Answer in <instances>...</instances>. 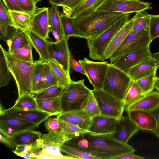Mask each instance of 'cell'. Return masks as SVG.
<instances>
[{
	"instance_id": "f6af8a7d",
	"label": "cell",
	"mask_w": 159,
	"mask_h": 159,
	"mask_svg": "<svg viewBox=\"0 0 159 159\" xmlns=\"http://www.w3.org/2000/svg\"><path fill=\"white\" fill-rule=\"evenodd\" d=\"M44 126L49 133L66 135L57 117H48L44 121Z\"/></svg>"
},
{
	"instance_id": "4316f807",
	"label": "cell",
	"mask_w": 159,
	"mask_h": 159,
	"mask_svg": "<svg viewBox=\"0 0 159 159\" xmlns=\"http://www.w3.org/2000/svg\"><path fill=\"white\" fill-rule=\"evenodd\" d=\"M14 27L27 32L30 30L32 14L29 13L8 10Z\"/></svg>"
},
{
	"instance_id": "11a10c76",
	"label": "cell",
	"mask_w": 159,
	"mask_h": 159,
	"mask_svg": "<svg viewBox=\"0 0 159 159\" xmlns=\"http://www.w3.org/2000/svg\"><path fill=\"white\" fill-rule=\"evenodd\" d=\"M152 112L155 116L157 122L156 128L153 132L159 138V107Z\"/></svg>"
},
{
	"instance_id": "6f0895ef",
	"label": "cell",
	"mask_w": 159,
	"mask_h": 159,
	"mask_svg": "<svg viewBox=\"0 0 159 159\" xmlns=\"http://www.w3.org/2000/svg\"><path fill=\"white\" fill-rule=\"evenodd\" d=\"M66 0H48L49 3L51 5L57 6H60V5Z\"/></svg>"
},
{
	"instance_id": "d4e9b609",
	"label": "cell",
	"mask_w": 159,
	"mask_h": 159,
	"mask_svg": "<svg viewBox=\"0 0 159 159\" xmlns=\"http://www.w3.org/2000/svg\"><path fill=\"white\" fill-rule=\"evenodd\" d=\"M134 21L133 18L126 23L114 35L105 52V60L109 58L132 30Z\"/></svg>"
},
{
	"instance_id": "bcb514c9",
	"label": "cell",
	"mask_w": 159,
	"mask_h": 159,
	"mask_svg": "<svg viewBox=\"0 0 159 159\" xmlns=\"http://www.w3.org/2000/svg\"><path fill=\"white\" fill-rule=\"evenodd\" d=\"M60 149L61 151L75 159H98L89 153L78 150L64 144L61 145Z\"/></svg>"
},
{
	"instance_id": "8d00e7d4",
	"label": "cell",
	"mask_w": 159,
	"mask_h": 159,
	"mask_svg": "<svg viewBox=\"0 0 159 159\" xmlns=\"http://www.w3.org/2000/svg\"><path fill=\"white\" fill-rule=\"evenodd\" d=\"M4 49L0 45V87L6 86L11 81V73L9 70Z\"/></svg>"
},
{
	"instance_id": "ba28073f",
	"label": "cell",
	"mask_w": 159,
	"mask_h": 159,
	"mask_svg": "<svg viewBox=\"0 0 159 159\" xmlns=\"http://www.w3.org/2000/svg\"><path fill=\"white\" fill-rule=\"evenodd\" d=\"M151 3L139 0H104L95 11L120 12L137 13L152 9Z\"/></svg>"
},
{
	"instance_id": "4fadbf2b",
	"label": "cell",
	"mask_w": 159,
	"mask_h": 159,
	"mask_svg": "<svg viewBox=\"0 0 159 159\" xmlns=\"http://www.w3.org/2000/svg\"><path fill=\"white\" fill-rule=\"evenodd\" d=\"M150 45L125 54L111 64L128 74L134 66L152 57Z\"/></svg>"
},
{
	"instance_id": "6125c7cd",
	"label": "cell",
	"mask_w": 159,
	"mask_h": 159,
	"mask_svg": "<svg viewBox=\"0 0 159 159\" xmlns=\"http://www.w3.org/2000/svg\"></svg>"
},
{
	"instance_id": "7c38bea8",
	"label": "cell",
	"mask_w": 159,
	"mask_h": 159,
	"mask_svg": "<svg viewBox=\"0 0 159 159\" xmlns=\"http://www.w3.org/2000/svg\"><path fill=\"white\" fill-rule=\"evenodd\" d=\"M40 124L6 114L0 115V131L7 136H12L27 130H34Z\"/></svg>"
},
{
	"instance_id": "2e32d148",
	"label": "cell",
	"mask_w": 159,
	"mask_h": 159,
	"mask_svg": "<svg viewBox=\"0 0 159 159\" xmlns=\"http://www.w3.org/2000/svg\"><path fill=\"white\" fill-rule=\"evenodd\" d=\"M140 129L127 115L119 119L115 131L111 134L117 140L127 144L129 139Z\"/></svg>"
},
{
	"instance_id": "60d3db41",
	"label": "cell",
	"mask_w": 159,
	"mask_h": 159,
	"mask_svg": "<svg viewBox=\"0 0 159 159\" xmlns=\"http://www.w3.org/2000/svg\"><path fill=\"white\" fill-rule=\"evenodd\" d=\"M156 72H154L136 81L144 94H146L152 91L154 88L157 78Z\"/></svg>"
},
{
	"instance_id": "91938a15",
	"label": "cell",
	"mask_w": 159,
	"mask_h": 159,
	"mask_svg": "<svg viewBox=\"0 0 159 159\" xmlns=\"http://www.w3.org/2000/svg\"><path fill=\"white\" fill-rule=\"evenodd\" d=\"M0 115H1V114H2L3 113V111L4 110L3 109V107L1 104H0Z\"/></svg>"
},
{
	"instance_id": "52a82bcc",
	"label": "cell",
	"mask_w": 159,
	"mask_h": 159,
	"mask_svg": "<svg viewBox=\"0 0 159 159\" xmlns=\"http://www.w3.org/2000/svg\"><path fill=\"white\" fill-rule=\"evenodd\" d=\"M152 40L148 28L137 31L132 30L109 58L110 63L125 54L150 45Z\"/></svg>"
},
{
	"instance_id": "d590c367",
	"label": "cell",
	"mask_w": 159,
	"mask_h": 159,
	"mask_svg": "<svg viewBox=\"0 0 159 159\" xmlns=\"http://www.w3.org/2000/svg\"><path fill=\"white\" fill-rule=\"evenodd\" d=\"M60 16L63 38L69 39L70 37H74L77 32L76 24L74 19L66 13H60Z\"/></svg>"
},
{
	"instance_id": "7402d4cb",
	"label": "cell",
	"mask_w": 159,
	"mask_h": 159,
	"mask_svg": "<svg viewBox=\"0 0 159 159\" xmlns=\"http://www.w3.org/2000/svg\"><path fill=\"white\" fill-rule=\"evenodd\" d=\"M2 1L0 2V38L6 42L9 40L16 30L9 12Z\"/></svg>"
},
{
	"instance_id": "f35d334b",
	"label": "cell",
	"mask_w": 159,
	"mask_h": 159,
	"mask_svg": "<svg viewBox=\"0 0 159 159\" xmlns=\"http://www.w3.org/2000/svg\"><path fill=\"white\" fill-rule=\"evenodd\" d=\"M33 46L31 43L24 47L15 49L10 52L14 57L22 61L33 63Z\"/></svg>"
},
{
	"instance_id": "1f68e13d",
	"label": "cell",
	"mask_w": 159,
	"mask_h": 159,
	"mask_svg": "<svg viewBox=\"0 0 159 159\" xmlns=\"http://www.w3.org/2000/svg\"><path fill=\"white\" fill-rule=\"evenodd\" d=\"M31 43L27 33L19 29L16 30L12 37L7 42L9 52L12 50L24 47Z\"/></svg>"
},
{
	"instance_id": "30bf717a",
	"label": "cell",
	"mask_w": 159,
	"mask_h": 159,
	"mask_svg": "<svg viewBox=\"0 0 159 159\" xmlns=\"http://www.w3.org/2000/svg\"><path fill=\"white\" fill-rule=\"evenodd\" d=\"M82 66L94 89H102L110 63L106 61H91L84 57L79 60Z\"/></svg>"
},
{
	"instance_id": "8fae6325",
	"label": "cell",
	"mask_w": 159,
	"mask_h": 159,
	"mask_svg": "<svg viewBox=\"0 0 159 159\" xmlns=\"http://www.w3.org/2000/svg\"><path fill=\"white\" fill-rule=\"evenodd\" d=\"M71 139L66 135L50 133L42 135L41 137L42 152L52 159H75L69 156H64L61 152V146Z\"/></svg>"
},
{
	"instance_id": "ab89813d",
	"label": "cell",
	"mask_w": 159,
	"mask_h": 159,
	"mask_svg": "<svg viewBox=\"0 0 159 159\" xmlns=\"http://www.w3.org/2000/svg\"><path fill=\"white\" fill-rule=\"evenodd\" d=\"M150 14L143 11L136 13L133 17L134 21L132 30L137 31L149 28Z\"/></svg>"
},
{
	"instance_id": "484cf974",
	"label": "cell",
	"mask_w": 159,
	"mask_h": 159,
	"mask_svg": "<svg viewBox=\"0 0 159 159\" xmlns=\"http://www.w3.org/2000/svg\"><path fill=\"white\" fill-rule=\"evenodd\" d=\"M38 109L50 114L51 116L63 112L61 96L44 99H36Z\"/></svg>"
},
{
	"instance_id": "83f0119b",
	"label": "cell",
	"mask_w": 159,
	"mask_h": 159,
	"mask_svg": "<svg viewBox=\"0 0 159 159\" xmlns=\"http://www.w3.org/2000/svg\"><path fill=\"white\" fill-rule=\"evenodd\" d=\"M104 0H85L73 12L68 14L74 18L83 17L93 11Z\"/></svg>"
},
{
	"instance_id": "816d5d0a",
	"label": "cell",
	"mask_w": 159,
	"mask_h": 159,
	"mask_svg": "<svg viewBox=\"0 0 159 159\" xmlns=\"http://www.w3.org/2000/svg\"><path fill=\"white\" fill-rule=\"evenodd\" d=\"M2 2L8 10L24 12L18 0H2Z\"/></svg>"
},
{
	"instance_id": "f907efd6",
	"label": "cell",
	"mask_w": 159,
	"mask_h": 159,
	"mask_svg": "<svg viewBox=\"0 0 159 159\" xmlns=\"http://www.w3.org/2000/svg\"><path fill=\"white\" fill-rule=\"evenodd\" d=\"M85 0H66L61 4L60 6L64 8L67 9L70 13L74 11Z\"/></svg>"
},
{
	"instance_id": "9c48e42d",
	"label": "cell",
	"mask_w": 159,
	"mask_h": 159,
	"mask_svg": "<svg viewBox=\"0 0 159 159\" xmlns=\"http://www.w3.org/2000/svg\"><path fill=\"white\" fill-rule=\"evenodd\" d=\"M99 106L100 114L120 118L124 111L123 102L102 89L91 90Z\"/></svg>"
},
{
	"instance_id": "f1b7e54d",
	"label": "cell",
	"mask_w": 159,
	"mask_h": 159,
	"mask_svg": "<svg viewBox=\"0 0 159 159\" xmlns=\"http://www.w3.org/2000/svg\"><path fill=\"white\" fill-rule=\"evenodd\" d=\"M144 94L136 81L132 80L123 101L124 111L143 97Z\"/></svg>"
},
{
	"instance_id": "e575fe53",
	"label": "cell",
	"mask_w": 159,
	"mask_h": 159,
	"mask_svg": "<svg viewBox=\"0 0 159 159\" xmlns=\"http://www.w3.org/2000/svg\"><path fill=\"white\" fill-rule=\"evenodd\" d=\"M20 110L39 109L36 99L33 94L25 93L18 96L14 105L12 107Z\"/></svg>"
},
{
	"instance_id": "9a60e30c",
	"label": "cell",
	"mask_w": 159,
	"mask_h": 159,
	"mask_svg": "<svg viewBox=\"0 0 159 159\" xmlns=\"http://www.w3.org/2000/svg\"><path fill=\"white\" fill-rule=\"evenodd\" d=\"M48 7L37 8L32 14L30 30L43 38H49L48 22Z\"/></svg>"
},
{
	"instance_id": "44dd1931",
	"label": "cell",
	"mask_w": 159,
	"mask_h": 159,
	"mask_svg": "<svg viewBox=\"0 0 159 159\" xmlns=\"http://www.w3.org/2000/svg\"><path fill=\"white\" fill-rule=\"evenodd\" d=\"M159 63L152 57L147 59L131 68L128 74L132 80H136L156 72Z\"/></svg>"
},
{
	"instance_id": "cb8c5ba5",
	"label": "cell",
	"mask_w": 159,
	"mask_h": 159,
	"mask_svg": "<svg viewBox=\"0 0 159 159\" xmlns=\"http://www.w3.org/2000/svg\"><path fill=\"white\" fill-rule=\"evenodd\" d=\"M159 107V92L152 91L128 108L127 111L133 110H141L152 112ZM126 111V112H127Z\"/></svg>"
},
{
	"instance_id": "7dc6e473",
	"label": "cell",
	"mask_w": 159,
	"mask_h": 159,
	"mask_svg": "<svg viewBox=\"0 0 159 159\" xmlns=\"http://www.w3.org/2000/svg\"><path fill=\"white\" fill-rule=\"evenodd\" d=\"M150 36L153 40L159 37V15H150L148 28Z\"/></svg>"
},
{
	"instance_id": "b9f144b4",
	"label": "cell",
	"mask_w": 159,
	"mask_h": 159,
	"mask_svg": "<svg viewBox=\"0 0 159 159\" xmlns=\"http://www.w3.org/2000/svg\"><path fill=\"white\" fill-rule=\"evenodd\" d=\"M41 141L32 144L18 145L13 152L16 155L24 158L33 159L31 155L32 152L35 148H41Z\"/></svg>"
},
{
	"instance_id": "836d02e7",
	"label": "cell",
	"mask_w": 159,
	"mask_h": 159,
	"mask_svg": "<svg viewBox=\"0 0 159 159\" xmlns=\"http://www.w3.org/2000/svg\"><path fill=\"white\" fill-rule=\"evenodd\" d=\"M35 65L32 80L33 94L42 90L43 85L45 62L39 60L35 61Z\"/></svg>"
},
{
	"instance_id": "74e56055",
	"label": "cell",
	"mask_w": 159,
	"mask_h": 159,
	"mask_svg": "<svg viewBox=\"0 0 159 159\" xmlns=\"http://www.w3.org/2000/svg\"><path fill=\"white\" fill-rule=\"evenodd\" d=\"M65 87L58 84L53 85L33 94L36 99L47 98L60 96Z\"/></svg>"
},
{
	"instance_id": "f546056e",
	"label": "cell",
	"mask_w": 159,
	"mask_h": 159,
	"mask_svg": "<svg viewBox=\"0 0 159 159\" xmlns=\"http://www.w3.org/2000/svg\"><path fill=\"white\" fill-rule=\"evenodd\" d=\"M42 133L39 131L30 130L12 136L16 146L18 145L29 144L41 141Z\"/></svg>"
},
{
	"instance_id": "c3c4849f",
	"label": "cell",
	"mask_w": 159,
	"mask_h": 159,
	"mask_svg": "<svg viewBox=\"0 0 159 159\" xmlns=\"http://www.w3.org/2000/svg\"><path fill=\"white\" fill-rule=\"evenodd\" d=\"M57 84H58L52 72L49 65L47 62H45L44 81L41 90Z\"/></svg>"
},
{
	"instance_id": "7a4b0ae2",
	"label": "cell",
	"mask_w": 159,
	"mask_h": 159,
	"mask_svg": "<svg viewBox=\"0 0 159 159\" xmlns=\"http://www.w3.org/2000/svg\"><path fill=\"white\" fill-rule=\"evenodd\" d=\"M124 14L95 11L83 17L74 18L77 27V32L74 37L86 39L95 36L110 27Z\"/></svg>"
},
{
	"instance_id": "d6986e66",
	"label": "cell",
	"mask_w": 159,
	"mask_h": 159,
	"mask_svg": "<svg viewBox=\"0 0 159 159\" xmlns=\"http://www.w3.org/2000/svg\"><path fill=\"white\" fill-rule=\"evenodd\" d=\"M2 114H6L30 122L40 124L44 121L51 116L49 113L39 109L20 110L14 109L12 107L4 110Z\"/></svg>"
},
{
	"instance_id": "4dcf8cb0",
	"label": "cell",
	"mask_w": 159,
	"mask_h": 159,
	"mask_svg": "<svg viewBox=\"0 0 159 159\" xmlns=\"http://www.w3.org/2000/svg\"><path fill=\"white\" fill-rule=\"evenodd\" d=\"M48 22L50 32H56L61 40L63 34L61 19L60 13L58 6L51 5L48 11Z\"/></svg>"
},
{
	"instance_id": "e0dca14e",
	"label": "cell",
	"mask_w": 159,
	"mask_h": 159,
	"mask_svg": "<svg viewBox=\"0 0 159 159\" xmlns=\"http://www.w3.org/2000/svg\"><path fill=\"white\" fill-rule=\"evenodd\" d=\"M119 119L99 114L92 118L88 131L98 134H111L115 130Z\"/></svg>"
},
{
	"instance_id": "5b68a950",
	"label": "cell",
	"mask_w": 159,
	"mask_h": 159,
	"mask_svg": "<svg viewBox=\"0 0 159 159\" xmlns=\"http://www.w3.org/2000/svg\"><path fill=\"white\" fill-rule=\"evenodd\" d=\"M91 93V90L85 85L84 79L72 81L61 95L63 112L83 110Z\"/></svg>"
},
{
	"instance_id": "94428289",
	"label": "cell",
	"mask_w": 159,
	"mask_h": 159,
	"mask_svg": "<svg viewBox=\"0 0 159 159\" xmlns=\"http://www.w3.org/2000/svg\"><path fill=\"white\" fill-rule=\"evenodd\" d=\"M41 0H33L34 3L36 5L37 4L38 2Z\"/></svg>"
},
{
	"instance_id": "680465c9",
	"label": "cell",
	"mask_w": 159,
	"mask_h": 159,
	"mask_svg": "<svg viewBox=\"0 0 159 159\" xmlns=\"http://www.w3.org/2000/svg\"><path fill=\"white\" fill-rule=\"evenodd\" d=\"M154 88L159 92V77L156 78Z\"/></svg>"
},
{
	"instance_id": "8992f818",
	"label": "cell",
	"mask_w": 159,
	"mask_h": 159,
	"mask_svg": "<svg viewBox=\"0 0 159 159\" xmlns=\"http://www.w3.org/2000/svg\"><path fill=\"white\" fill-rule=\"evenodd\" d=\"M132 80L128 74L110 63L102 89L123 102Z\"/></svg>"
},
{
	"instance_id": "ffe728a7",
	"label": "cell",
	"mask_w": 159,
	"mask_h": 159,
	"mask_svg": "<svg viewBox=\"0 0 159 159\" xmlns=\"http://www.w3.org/2000/svg\"><path fill=\"white\" fill-rule=\"evenodd\" d=\"M57 117L59 119L73 124L87 131L92 119L83 110L63 112L58 115Z\"/></svg>"
},
{
	"instance_id": "f5cc1de1",
	"label": "cell",
	"mask_w": 159,
	"mask_h": 159,
	"mask_svg": "<svg viewBox=\"0 0 159 159\" xmlns=\"http://www.w3.org/2000/svg\"><path fill=\"white\" fill-rule=\"evenodd\" d=\"M70 67L74 70L86 76V74L82 65L79 61L75 59L72 54L70 58Z\"/></svg>"
},
{
	"instance_id": "5bb4252c",
	"label": "cell",
	"mask_w": 159,
	"mask_h": 159,
	"mask_svg": "<svg viewBox=\"0 0 159 159\" xmlns=\"http://www.w3.org/2000/svg\"><path fill=\"white\" fill-rule=\"evenodd\" d=\"M68 40L63 37L57 42L50 41L49 49L52 59L70 75V61L71 54L69 48Z\"/></svg>"
},
{
	"instance_id": "ee69618b",
	"label": "cell",
	"mask_w": 159,
	"mask_h": 159,
	"mask_svg": "<svg viewBox=\"0 0 159 159\" xmlns=\"http://www.w3.org/2000/svg\"><path fill=\"white\" fill-rule=\"evenodd\" d=\"M83 110L92 118L100 114L99 106L92 93L89 96Z\"/></svg>"
},
{
	"instance_id": "9f6ffc18",
	"label": "cell",
	"mask_w": 159,
	"mask_h": 159,
	"mask_svg": "<svg viewBox=\"0 0 159 159\" xmlns=\"http://www.w3.org/2000/svg\"><path fill=\"white\" fill-rule=\"evenodd\" d=\"M145 158L141 156L133 154V153L127 154L122 155L115 159H143Z\"/></svg>"
},
{
	"instance_id": "db71d44e",
	"label": "cell",
	"mask_w": 159,
	"mask_h": 159,
	"mask_svg": "<svg viewBox=\"0 0 159 159\" xmlns=\"http://www.w3.org/2000/svg\"><path fill=\"white\" fill-rule=\"evenodd\" d=\"M0 140L1 142L11 148H14L16 146L13 140L12 136L7 135L1 131H0Z\"/></svg>"
},
{
	"instance_id": "277c9868",
	"label": "cell",
	"mask_w": 159,
	"mask_h": 159,
	"mask_svg": "<svg viewBox=\"0 0 159 159\" xmlns=\"http://www.w3.org/2000/svg\"><path fill=\"white\" fill-rule=\"evenodd\" d=\"M130 20L129 14H125L102 33L86 39L90 58L93 60L104 61L105 52L113 37Z\"/></svg>"
},
{
	"instance_id": "7bdbcfd3",
	"label": "cell",
	"mask_w": 159,
	"mask_h": 159,
	"mask_svg": "<svg viewBox=\"0 0 159 159\" xmlns=\"http://www.w3.org/2000/svg\"><path fill=\"white\" fill-rule=\"evenodd\" d=\"M58 119L66 134L71 138L79 136L89 131L73 124Z\"/></svg>"
},
{
	"instance_id": "d6a6232c",
	"label": "cell",
	"mask_w": 159,
	"mask_h": 159,
	"mask_svg": "<svg viewBox=\"0 0 159 159\" xmlns=\"http://www.w3.org/2000/svg\"><path fill=\"white\" fill-rule=\"evenodd\" d=\"M47 62L58 85L65 88L72 81L70 75L68 74L54 60L51 59Z\"/></svg>"
},
{
	"instance_id": "3957f363",
	"label": "cell",
	"mask_w": 159,
	"mask_h": 159,
	"mask_svg": "<svg viewBox=\"0 0 159 159\" xmlns=\"http://www.w3.org/2000/svg\"><path fill=\"white\" fill-rule=\"evenodd\" d=\"M8 66L17 87L18 96L32 94V80L35 63L19 60L4 50Z\"/></svg>"
},
{
	"instance_id": "6da1fadb",
	"label": "cell",
	"mask_w": 159,
	"mask_h": 159,
	"mask_svg": "<svg viewBox=\"0 0 159 159\" xmlns=\"http://www.w3.org/2000/svg\"><path fill=\"white\" fill-rule=\"evenodd\" d=\"M83 136L86 145L85 152L98 159H115L135 151L132 146L119 141L111 134H98L89 131Z\"/></svg>"
},
{
	"instance_id": "603a6c76",
	"label": "cell",
	"mask_w": 159,
	"mask_h": 159,
	"mask_svg": "<svg viewBox=\"0 0 159 159\" xmlns=\"http://www.w3.org/2000/svg\"><path fill=\"white\" fill-rule=\"evenodd\" d=\"M33 47L39 55L40 61L47 62L52 59L49 49L50 41L30 30L26 32Z\"/></svg>"
},
{
	"instance_id": "681fc988",
	"label": "cell",
	"mask_w": 159,
	"mask_h": 159,
	"mask_svg": "<svg viewBox=\"0 0 159 159\" xmlns=\"http://www.w3.org/2000/svg\"><path fill=\"white\" fill-rule=\"evenodd\" d=\"M20 5L25 12L33 14L35 11L37 7L33 0H18Z\"/></svg>"
},
{
	"instance_id": "ac0fdd59",
	"label": "cell",
	"mask_w": 159,
	"mask_h": 159,
	"mask_svg": "<svg viewBox=\"0 0 159 159\" xmlns=\"http://www.w3.org/2000/svg\"><path fill=\"white\" fill-rule=\"evenodd\" d=\"M127 115L140 129L153 132L157 125L156 118L152 112L141 110H133L127 111Z\"/></svg>"
}]
</instances>
